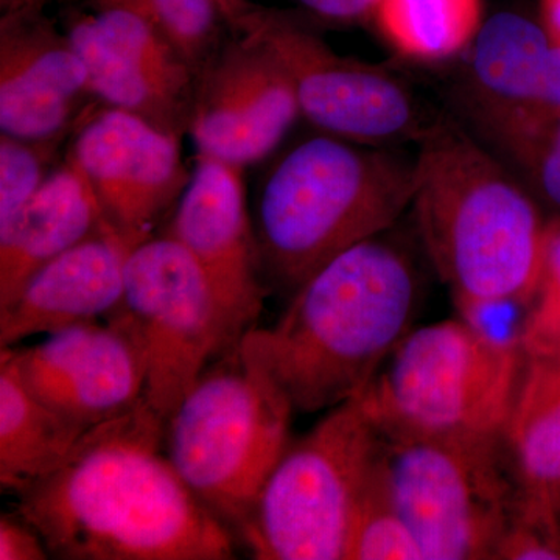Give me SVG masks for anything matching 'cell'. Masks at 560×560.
I'll return each mask as SVG.
<instances>
[{
  "instance_id": "obj_7",
  "label": "cell",
  "mask_w": 560,
  "mask_h": 560,
  "mask_svg": "<svg viewBox=\"0 0 560 560\" xmlns=\"http://www.w3.org/2000/svg\"><path fill=\"white\" fill-rule=\"evenodd\" d=\"M377 430L360 396L291 440L238 534L254 559L346 560L374 477Z\"/></svg>"
},
{
  "instance_id": "obj_20",
  "label": "cell",
  "mask_w": 560,
  "mask_h": 560,
  "mask_svg": "<svg viewBox=\"0 0 560 560\" xmlns=\"http://www.w3.org/2000/svg\"><path fill=\"white\" fill-rule=\"evenodd\" d=\"M503 440L522 495L560 517V350L525 357Z\"/></svg>"
},
{
  "instance_id": "obj_8",
  "label": "cell",
  "mask_w": 560,
  "mask_h": 560,
  "mask_svg": "<svg viewBox=\"0 0 560 560\" xmlns=\"http://www.w3.org/2000/svg\"><path fill=\"white\" fill-rule=\"evenodd\" d=\"M375 430V477L410 526L423 560H495L522 497L504 440Z\"/></svg>"
},
{
  "instance_id": "obj_4",
  "label": "cell",
  "mask_w": 560,
  "mask_h": 560,
  "mask_svg": "<svg viewBox=\"0 0 560 560\" xmlns=\"http://www.w3.org/2000/svg\"><path fill=\"white\" fill-rule=\"evenodd\" d=\"M416 156L319 135L291 147L261 180L254 212L268 290L290 298L324 265L399 223Z\"/></svg>"
},
{
  "instance_id": "obj_32",
  "label": "cell",
  "mask_w": 560,
  "mask_h": 560,
  "mask_svg": "<svg viewBox=\"0 0 560 560\" xmlns=\"http://www.w3.org/2000/svg\"><path fill=\"white\" fill-rule=\"evenodd\" d=\"M540 22L551 39L560 44V0H540Z\"/></svg>"
},
{
  "instance_id": "obj_19",
  "label": "cell",
  "mask_w": 560,
  "mask_h": 560,
  "mask_svg": "<svg viewBox=\"0 0 560 560\" xmlns=\"http://www.w3.org/2000/svg\"><path fill=\"white\" fill-rule=\"evenodd\" d=\"M551 46L541 22L521 11H499L482 22L466 50L463 86L471 117L492 142L533 101Z\"/></svg>"
},
{
  "instance_id": "obj_12",
  "label": "cell",
  "mask_w": 560,
  "mask_h": 560,
  "mask_svg": "<svg viewBox=\"0 0 560 560\" xmlns=\"http://www.w3.org/2000/svg\"><path fill=\"white\" fill-rule=\"evenodd\" d=\"M92 94L180 138L189 131L197 75L186 58L139 11L124 2L77 13L66 24Z\"/></svg>"
},
{
  "instance_id": "obj_21",
  "label": "cell",
  "mask_w": 560,
  "mask_h": 560,
  "mask_svg": "<svg viewBox=\"0 0 560 560\" xmlns=\"http://www.w3.org/2000/svg\"><path fill=\"white\" fill-rule=\"evenodd\" d=\"M86 429L33 396L0 352V485L21 492L57 469Z\"/></svg>"
},
{
  "instance_id": "obj_5",
  "label": "cell",
  "mask_w": 560,
  "mask_h": 560,
  "mask_svg": "<svg viewBox=\"0 0 560 560\" xmlns=\"http://www.w3.org/2000/svg\"><path fill=\"white\" fill-rule=\"evenodd\" d=\"M525 355L469 320L415 326L359 396L381 429L503 441Z\"/></svg>"
},
{
  "instance_id": "obj_16",
  "label": "cell",
  "mask_w": 560,
  "mask_h": 560,
  "mask_svg": "<svg viewBox=\"0 0 560 560\" xmlns=\"http://www.w3.org/2000/svg\"><path fill=\"white\" fill-rule=\"evenodd\" d=\"M243 171L197 154L189 184L162 234L175 238L200 264L245 337L256 327L270 290L261 271Z\"/></svg>"
},
{
  "instance_id": "obj_27",
  "label": "cell",
  "mask_w": 560,
  "mask_h": 560,
  "mask_svg": "<svg viewBox=\"0 0 560 560\" xmlns=\"http://www.w3.org/2000/svg\"><path fill=\"white\" fill-rule=\"evenodd\" d=\"M560 517L521 497L497 548L495 560H559Z\"/></svg>"
},
{
  "instance_id": "obj_24",
  "label": "cell",
  "mask_w": 560,
  "mask_h": 560,
  "mask_svg": "<svg viewBox=\"0 0 560 560\" xmlns=\"http://www.w3.org/2000/svg\"><path fill=\"white\" fill-rule=\"evenodd\" d=\"M346 560H423L415 534L390 503L375 470L353 523Z\"/></svg>"
},
{
  "instance_id": "obj_2",
  "label": "cell",
  "mask_w": 560,
  "mask_h": 560,
  "mask_svg": "<svg viewBox=\"0 0 560 560\" xmlns=\"http://www.w3.org/2000/svg\"><path fill=\"white\" fill-rule=\"evenodd\" d=\"M394 228L324 265L272 326L242 338L243 359L294 415L326 412L359 396L416 326L425 279Z\"/></svg>"
},
{
  "instance_id": "obj_29",
  "label": "cell",
  "mask_w": 560,
  "mask_h": 560,
  "mask_svg": "<svg viewBox=\"0 0 560 560\" xmlns=\"http://www.w3.org/2000/svg\"><path fill=\"white\" fill-rule=\"evenodd\" d=\"M512 161L529 176L539 200L560 212V119Z\"/></svg>"
},
{
  "instance_id": "obj_15",
  "label": "cell",
  "mask_w": 560,
  "mask_h": 560,
  "mask_svg": "<svg viewBox=\"0 0 560 560\" xmlns=\"http://www.w3.org/2000/svg\"><path fill=\"white\" fill-rule=\"evenodd\" d=\"M33 396L90 430L130 411L145 393L142 357L109 320L79 324L27 348H2Z\"/></svg>"
},
{
  "instance_id": "obj_22",
  "label": "cell",
  "mask_w": 560,
  "mask_h": 560,
  "mask_svg": "<svg viewBox=\"0 0 560 560\" xmlns=\"http://www.w3.org/2000/svg\"><path fill=\"white\" fill-rule=\"evenodd\" d=\"M485 20V0H382L371 24L400 57L433 65L466 54Z\"/></svg>"
},
{
  "instance_id": "obj_28",
  "label": "cell",
  "mask_w": 560,
  "mask_h": 560,
  "mask_svg": "<svg viewBox=\"0 0 560 560\" xmlns=\"http://www.w3.org/2000/svg\"><path fill=\"white\" fill-rule=\"evenodd\" d=\"M560 119V44L552 40L539 90L495 145L515 160Z\"/></svg>"
},
{
  "instance_id": "obj_26",
  "label": "cell",
  "mask_w": 560,
  "mask_h": 560,
  "mask_svg": "<svg viewBox=\"0 0 560 560\" xmlns=\"http://www.w3.org/2000/svg\"><path fill=\"white\" fill-rule=\"evenodd\" d=\"M517 340L525 357L560 350V219L548 221L539 283Z\"/></svg>"
},
{
  "instance_id": "obj_33",
  "label": "cell",
  "mask_w": 560,
  "mask_h": 560,
  "mask_svg": "<svg viewBox=\"0 0 560 560\" xmlns=\"http://www.w3.org/2000/svg\"><path fill=\"white\" fill-rule=\"evenodd\" d=\"M124 2V0H95L97 5H105V3Z\"/></svg>"
},
{
  "instance_id": "obj_6",
  "label": "cell",
  "mask_w": 560,
  "mask_h": 560,
  "mask_svg": "<svg viewBox=\"0 0 560 560\" xmlns=\"http://www.w3.org/2000/svg\"><path fill=\"white\" fill-rule=\"evenodd\" d=\"M294 411L243 359L213 361L165 423L164 447L195 497L238 534L291 442Z\"/></svg>"
},
{
  "instance_id": "obj_31",
  "label": "cell",
  "mask_w": 560,
  "mask_h": 560,
  "mask_svg": "<svg viewBox=\"0 0 560 560\" xmlns=\"http://www.w3.org/2000/svg\"><path fill=\"white\" fill-rule=\"evenodd\" d=\"M305 10L340 24H370L382 0H298Z\"/></svg>"
},
{
  "instance_id": "obj_10",
  "label": "cell",
  "mask_w": 560,
  "mask_h": 560,
  "mask_svg": "<svg viewBox=\"0 0 560 560\" xmlns=\"http://www.w3.org/2000/svg\"><path fill=\"white\" fill-rule=\"evenodd\" d=\"M232 33L249 36L278 60L289 77L301 117L319 132L366 145L419 142L430 120L396 73L346 57L318 32L285 10L248 0H217Z\"/></svg>"
},
{
  "instance_id": "obj_23",
  "label": "cell",
  "mask_w": 560,
  "mask_h": 560,
  "mask_svg": "<svg viewBox=\"0 0 560 560\" xmlns=\"http://www.w3.org/2000/svg\"><path fill=\"white\" fill-rule=\"evenodd\" d=\"M186 58L195 75L224 43L226 22L217 0H124Z\"/></svg>"
},
{
  "instance_id": "obj_3",
  "label": "cell",
  "mask_w": 560,
  "mask_h": 560,
  "mask_svg": "<svg viewBox=\"0 0 560 560\" xmlns=\"http://www.w3.org/2000/svg\"><path fill=\"white\" fill-rule=\"evenodd\" d=\"M411 210L420 249L464 319L529 305L539 283L548 221L539 202L452 120L418 142Z\"/></svg>"
},
{
  "instance_id": "obj_17",
  "label": "cell",
  "mask_w": 560,
  "mask_h": 560,
  "mask_svg": "<svg viewBox=\"0 0 560 560\" xmlns=\"http://www.w3.org/2000/svg\"><path fill=\"white\" fill-rule=\"evenodd\" d=\"M131 249L108 228L44 265L0 312V346L105 319L124 298Z\"/></svg>"
},
{
  "instance_id": "obj_18",
  "label": "cell",
  "mask_w": 560,
  "mask_h": 560,
  "mask_svg": "<svg viewBox=\"0 0 560 560\" xmlns=\"http://www.w3.org/2000/svg\"><path fill=\"white\" fill-rule=\"evenodd\" d=\"M108 228L91 184L66 158L31 201L0 226V312L44 265Z\"/></svg>"
},
{
  "instance_id": "obj_25",
  "label": "cell",
  "mask_w": 560,
  "mask_h": 560,
  "mask_svg": "<svg viewBox=\"0 0 560 560\" xmlns=\"http://www.w3.org/2000/svg\"><path fill=\"white\" fill-rule=\"evenodd\" d=\"M68 138L27 140L0 135V226L9 223L39 190Z\"/></svg>"
},
{
  "instance_id": "obj_1",
  "label": "cell",
  "mask_w": 560,
  "mask_h": 560,
  "mask_svg": "<svg viewBox=\"0 0 560 560\" xmlns=\"http://www.w3.org/2000/svg\"><path fill=\"white\" fill-rule=\"evenodd\" d=\"M165 420L145 400L88 430L49 475L18 492L50 558L230 560L235 539L180 480Z\"/></svg>"
},
{
  "instance_id": "obj_14",
  "label": "cell",
  "mask_w": 560,
  "mask_h": 560,
  "mask_svg": "<svg viewBox=\"0 0 560 560\" xmlns=\"http://www.w3.org/2000/svg\"><path fill=\"white\" fill-rule=\"evenodd\" d=\"M0 135L72 136L97 98L86 68L44 0H0Z\"/></svg>"
},
{
  "instance_id": "obj_30",
  "label": "cell",
  "mask_w": 560,
  "mask_h": 560,
  "mask_svg": "<svg viewBox=\"0 0 560 560\" xmlns=\"http://www.w3.org/2000/svg\"><path fill=\"white\" fill-rule=\"evenodd\" d=\"M46 541L38 529L22 515L2 514L0 517V559L44 560L49 559Z\"/></svg>"
},
{
  "instance_id": "obj_9",
  "label": "cell",
  "mask_w": 560,
  "mask_h": 560,
  "mask_svg": "<svg viewBox=\"0 0 560 560\" xmlns=\"http://www.w3.org/2000/svg\"><path fill=\"white\" fill-rule=\"evenodd\" d=\"M105 319L138 348L143 400L165 422L202 372L243 338L200 264L165 234L131 249L124 298Z\"/></svg>"
},
{
  "instance_id": "obj_11",
  "label": "cell",
  "mask_w": 560,
  "mask_h": 560,
  "mask_svg": "<svg viewBox=\"0 0 560 560\" xmlns=\"http://www.w3.org/2000/svg\"><path fill=\"white\" fill-rule=\"evenodd\" d=\"M179 140L101 102L73 131L69 158L91 184L110 230L131 248L153 237L189 184Z\"/></svg>"
},
{
  "instance_id": "obj_13",
  "label": "cell",
  "mask_w": 560,
  "mask_h": 560,
  "mask_svg": "<svg viewBox=\"0 0 560 560\" xmlns=\"http://www.w3.org/2000/svg\"><path fill=\"white\" fill-rule=\"evenodd\" d=\"M300 117L278 60L256 39L231 32L198 72L187 132L198 154L245 168L278 149Z\"/></svg>"
}]
</instances>
